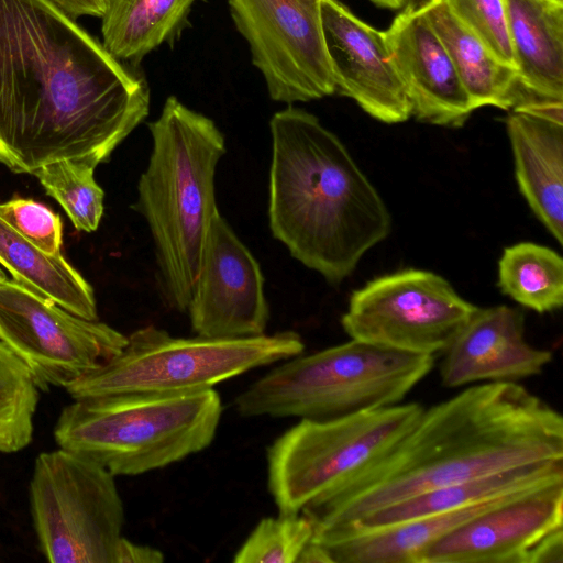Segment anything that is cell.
Segmentation results:
<instances>
[{
    "label": "cell",
    "mask_w": 563,
    "mask_h": 563,
    "mask_svg": "<svg viewBox=\"0 0 563 563\" xmlns=\"http://www.w3.org/2000/svg\"><path fill=\"white\" fill-rule=\"evenodd\" d=\"M424 13L442 41L475 109L516 108L522 87L514 67L501 63L449 10L443 0H422Z\"/></svg>",
    "instance_id": "cell-21"
},
{
    "label": "cell",
    "mask_w": 563,
    "mask_h": 563,
    "mask_svg": "<svg viewBox=\"0 0 563 563\" xmlns=\"http://www.w3.org/2000/svg\"><path fill=\"white\" fill-rule=\"evenodd\" d=\"M500 291L539 313L563 305V260L554 250L520 242L504 250L498 261Z\"/></svg>",
    "instance_id": "cell-24"
},
{
    "label": "cell",
    "mask_w": 563,
    "mask_h": 563,
    "mask_svg": "<svg viewBox=\"0 0 563 563\" xmlns=\"http://www.w3.org/2000/svg\"><path fill=\"white\" fill-rule=\"evenodd\" d=\"M95 166L62 159L34 172L47 195L65 210L77 230L92 232L103 214L104 192L93 177Z\"/></svg>",
    "instance_id": "cell-26"
},
{
    "label": "cell",
    "mask_w": 563,
    "mask_h": 563,
    "mask_svg": "<svg viewBox=\"0 0 563 563\" xmlns=\"http://www.w3.org/2000/svg\"><path fill=\"white\" fill-rule=\"evenodd\" d=\"M563 528V479L523 490L448 532L418 563H527L530 550Z\"/></svg>",
    "instance_id": "cell-14"
},
{
    "label": "cell",
    "mask_w": 563,
    "mask_h": 563,
    "mask_svg": "<svg viewBox=\"0 0 563 563\" xmlns=\"http://www.w3.org/2000/svg\"><path fill=\"white\" fill-rule=\"evenodd\" d=\"M8 279L7 275L3 273V271L0 268V283Z\"/></svg>",
    "instance_id": "cell-34"
},
{
    "label": "cell",
    "mask_w": 563,
    "mask_h": 563,
    "mask_svg": "<svg viewBox=\"0 0 563 563\" xmlns=\"http://www.w3.org/2000/svg\"><path fill=\"white\" fill-rule=\"evenodd\" d=\"M321 19L335 92L385 123L411 117L405 87L389 58L384 31L358 19L338 0H321Z\"/></svg>",
    "instance_id": "cell-16"
},
{
    "label": "cell",
    "mask_w": 563,
    "mask_h": 563,
    "mask_svg": "<svg viewBox=\"0 0 563 563\" xmlns=\"http://www.w3.org/2000/svg\"><path fill=\"white\" fill-rule=\"evenodd\" d=\"M30 506L40 549L52 563H117L124 507L114 475L57 449L34 462Z\"/></svg>",
    "instance_id": "cell-9"
},
{
    "label": "cell",
    "mask_w": 563,
    "mask_h": 563,
    "mask_svg": "<svg viewBox=\"0 0 563 563\" xmlns=\"http://www.w3.org/2000/svg\"><path fill=\"white\" fill-rule=\"evenodd\" d=\"M269 97L292 104L335 92L321 0H228Z\"/></svg>",
    "instance_id": "cell-12"
},
{
    "label": "cell",
    "mask_w": 563,
    "mask_h": 563,
    "mask_svg": "<svg viewBox=\"0 0 563 563\" xmlns=\"http://www.w3.org/2000/svg\"><path fill=\"white\" fill-rule=\"evenodd\" d=\"M563 479V459L544 460L434 488L373 511L354 523L313 537L319 543L468 506Z\"/></svg>",
    "instance_id": "cell-19"
},
{
    "label": "cell",
    "mask_w": 563,
    "mask_h": 563,
    "mask_svg": "<svg viewBox=\"0 0 563 563\" xmlns=\"http://www.w3.org/2000/svg\"><path fill=\"white\" fill-rule=\"evenodd\" d=\"M148 129L152 152L133 208L150 228L164 300L185 312L218 212L214 177L225 141L210 118L174 96Z\"/></svg>",
    "instance_id": "cell-4"
},
{
    "label": "cell",
    "mask_w": 563,
    "mask_h": 563,
    "mask_svg": "<svg viewBox=\"0 0 563 563\" xmlns=\"http://www.w3.org/2000/svg\"><path fill=\"white\" fill-rule=\"evenodd\" d=\"M197 335L235 339L265 333L269 308L260 265L216 212L187 310Z\"/></svg>",
    "instance_id": "cell-13"
},
{
    "label": "cell",
    "mask_w": 563,
    "mask_h": 563,
    "mask_svg": "<svg viewBox=\"0 0 563 563\" xmlns=\"http://www.w3.org/2000/svg\"><path fill=\"white\" fill-rule=\"evenodd\" d=\"M70 18L76 20L81 15L102 18L106 0H51Z\"/></svg>",
    "instance_id": "cell-32"
},
{
    "label": "cell",
    "mask_w": 563,
    "mask_h": 563,
    "mask_svg": "<svg viewBox=\"0 0 563 563\" xmlns=\"http://www.w3.org/2000/svg\"><path fill=\"white\" fill-rule=\"evenodd\" d=\"M442 353L440 379L445 388L518 383L540 375L552 360L549 350L526 340L522 312L504 305L477 307Z\"/></svg>",
    "instance_id": "cell-17"
},
{
    "label": "cell",
    "mask_w": 563,
    "mask_h": 563,
    "mask_svg": "<svg viewBox=\"0 0 563 563\" xmlns=\"http://www.w3.org/2000/svg\"><path fill=\"white\" fill-rule=\"evenodd\" d=\"M297 563H331V560L325 549L311 540L299 555Z\"/></svg>",
    "instance_id": "cell-33"
},
{
    "label": "cell",
    "mask_w": 563,
    "mask_h": 563,
    "mask_svg": "<svg viewBox=\"0 0 563 563\" xmlns=\"http://www.w3.org/2000/svg\"><path fill=\"white\" fill-rule=\"evenodd\" d=\"M434 355L351 339L287 358L235 399L242 417L324 420L399 404L433 368Z\"/></svg>",
    "instance_id": "cell-6"
},
{
    "label": "cell",
    "mask_w": 563,
    "mask_h": 563,
    "mask_svg": "<svg viewBox=\"0 0 563 563\" xmlns=\"http://www.w3.org/2000/svg\"><path fill=\"white\" fill-rule=\"evenodd\" d=\"M142 75L51 0H0V163L97 167L147 117Z\"/></svg>",
    "instance_id": "cell-1"
},
{
    "label": "cell",
    "mask_w": 563,
    "mask_h": 563,
    "mask_svg": "<svg viewBox=\"0 0 563 563\" xmlns=\"http://www.w3.org/2000/svg\"><path fill=\"white\" fill-rule=\"evenodd\" d=\"M451 13L504 64L516 69L503 0H443Z\"/></svg>",
    "instance_id": "cell-28"
},
{
    "label": "cell",
    "mask_w": 563,
    "mask_h": 563,
    "mask_svg": "<svg viewBox=\"0 0 563 563\" xmlns=\"http://www.w3.org/2000/svg\"><path fill=\"white\" fill-rule=\"evenodd\" d=\"M164 561V554L156 548L143 544H136L126 538H122L117 563H161Z\"/></svg>",
    "instance_id": "cell-31"
},
{
    "label": "cell",
    "mask_w": 563,
    "mask_h": 563,
    "mask_svg": "<svg viewBox=\"0 0 563 563\" xmlns=\"http://www.w3.org/2000/svg\"><path fill=\"white\" fill-rule=\"evenodd\" d=\"M527 563H563V528L541 538L530 550Z\"/></svg>",
    "instance_id": "cell-30"
},
{
    "label": "cell",
    "mask_w": 563,
    "mask_h": 563,
    "mask_svg": "<svg viewBox=\"0 0 563 563\" xmlns=\"http://www.w3.org/2000/svg\"><path fill=\"white\" fill-rule=\"evenodd\" d=\"M0 216L30 242L47 254L60 253V217L44 205L25 198L0 203Z\"/></svg>",
    "instance_id": "cell-29"
},
{
    "label": "cell",
    "mask_w": 563,
    "mask_h": 563,
    "mask_svg": "<svg viewBox=\"0 0 563 563\" xmlns=\"http://www.w3.org/2000/svg\"><path fill=\"white\" fill-rule=\"evenodd\" d=\"M294 331L250 338H176L154 325L126 336L123 349L66 391L73 399L118 394H191L301 354Z\"/></svg>",
    "instance_id": "cell-7"
},
{
    "label": "cell",
    "mask_w": 563,
    "mask_h": 563,
    "mask_svg": "<svg viewBox=\"0 0 563 563\" xmlns=\"http://www.w3.org/2000/svg\"><path fill=\"white\" fill-rule=\"evenodd\" d=\"M556 4L563 5V0H550Z\"/></svg>",
    "instance_id": "cell-35"
},
{
    "label": "cell",
    "mask_w": 563,
    "mask_h": 563,
    "mask_svg": "<svg viewBox=\"0 0 563 563\" xmlns=\"http://www.w3.org/2000/svg\"><path fill=\"white\" fill-rule=\"evenodd\" d=\"M196 0H106L102 45L120 62L136 67L163 44L173 46L189 25Z\"/></svg>",
    "instance_id": "cell-22"
},
{
    "label": "cell",
    "mask_w": 563,
    "mask_h": 563,
    "mask_svg": "<svg viewBox=\"0 0 563 563\" xmlns=\"http://www.w3.org/2000/svg\"><path fill=\"white\" fill-rule=\"evenodd\" d=\"M503 1L520 85L536 99L563 102V5Z\"/></svg>",
    "instance_id": "cell-20"
},
{
    "label": "cell",
    "mask_w": 563,
    "mask_h": 563,
    "mask_svg": "<svg viewBox=\"0 0 563 563\" xmlns=\"http://www.w3.org/2000/svg\"><path fill=\"white\" fill-rule=\"evenodd\" d=\"M269 128L272 234L302 265L338 284L388 236V208L316 115L288 104L272 117Z\"/></svg>",
    "instance_id": "cell-3"
},
{
    "label": "cell",
    "mask_w": 563,
    "mask_h": 563,
    "mask_svg": "<svg viewBox=\"0 0 563 563\" xmlns=\"http://www.w3.org/2000/svg\"><path fill=\"white\" fill-rule=\"evenodd\" d=\"M314 527L305 515L263 518L236 551L235 563H297Z\"/></svg>",
    "instance_id": "cell-27"
},
{
    "label": "cell",
    "mask_w": 563,
    "mask_h": 563,
    "mask_svg": "<svg viewBox=\"0 0 563 563\" xmlns=\"http://www.w3.org/2000/svg\"><path fill=\"white\" fill-rule=\"evenodd\" d=\"M0 264L10 272L15 282L32 291L78 317L98 320L91 286L62 253L47 254L40 250L1 216Z\"/></svg>",
    "instance_id": "cell-23"
},
{
    "label": "cell",
    "mask_w": 563,
    "mask_h": 563,
    "mask_svg": "<svg viewBox=\"0 0 563 563\" xmlns=\"http://www.w3.org/2000/svg\"><path fill=\"white\" fill-rule=\"evenodd\" d=\"M400 9L384 36L411 115L434 125L462 126L476 109L424 13L422 0H407Z\"/></svg>",
    "instance_id": "cell-15"
},
{
    "label": "cell",
    "mask_w": 563,
    "mask_h": 563,
    "mask_svg": "<svg viewBox=\"0 0 563 563\" xmlns=\"http://www.w3.org/2000/svg\"><path fill=\"white\" fill-rule=\"evenodd\" d=\"M561 459L559 411L519 383H481L424 407L401 439L301 514L317 537L434 488Z\"/></svg>",
    "instance_id": "cell-2"
},
{
    "label": "cell",
    "mask_w": 563,
    "mask_h": 563,
    "mask_svg": "<svg viewBox=\"0 0 563 563\" xmlns=\"http://www.w3.org/2000/svg\"><path fill=\"white\" fill-rule=\"evenodd\" d=\"M54 427L58 448L117 475H141L208 448L221 415L212 388L191 394H118L73 399Z\"/></svg>",
    "instance_id": "cell-5"
},
{
    "label": "cell",
    "mask_w": 563,
    "mask_h": 563,
    "mask_svg": "<svg viewBox=\"0 0 563 563\" xmlns=\"http://www.w3.org/2000/svg\"><path fill=\"white\" fill-rule=\"evenodd\" d=\"M476 309L442 276L409 268L354 290L341 324L351 339L434 355L448 347Z\"/></svg>",
    "instance_id": "cell-10"
},
{
    "label": "cell",
    "mask_w": 563,
    "mask_h": 563,
    "mask_svg": "<svg viewBox=\"0 0 563 563\" xmlns=\"http://www.w3.org/2000/svg\"><path fill=\"white\" fill-rule=\"evenodd\" d=\"M423 409L408 402L332 419H300L267 450V484L278 514H300L394 445Z\"/></svg>",
    "instance_id": "cell-8"
},
{
    "label": "cell",
    "mask_w": 563,
    "mask_h": 563,
    "mask_svg": "<svg viewBox=\"0 0 563 563\" xmlns=\"http://www.w3.org/2000/svg\"><path fill=\"white\" fill-rule=\"evenodd\" d=\"M0 341L40 390L67 388L114 357L126 335L78 317L20 283H0Z\"/></svg>",
    "instance_id": "cell-11"
},
{
    "label": "cell",
    "mask_w": 563,
    "mask_h": 563,
    "mask_svg": "<svg viewBox=\"0 0 563 563\" xmlns=\"http://www.w3.org/2000/svg\"><path fill=\"white\" fill-rule=\"evenodd\" d=\"M506 128L519 190L558 243L563 242V120L512 110Z\"/></svg>",
    "instance_id": "cell-18"
},
{
    "label": "cell",
    "mask_w": 563,
    "mask_h": 563,
    "mask_svg": "<svg viewBox=\"0 0 563 563\" xmlns=\"http://www.w3.org/2000/svg\"><path fill=\"white\" fill-rule=\"evenodd\" d=\"M40 389L26 366L0 341V452L15 453L33 438Z\"/></svg>",
    "instance_id": "cell-25"
}]
</instances>
